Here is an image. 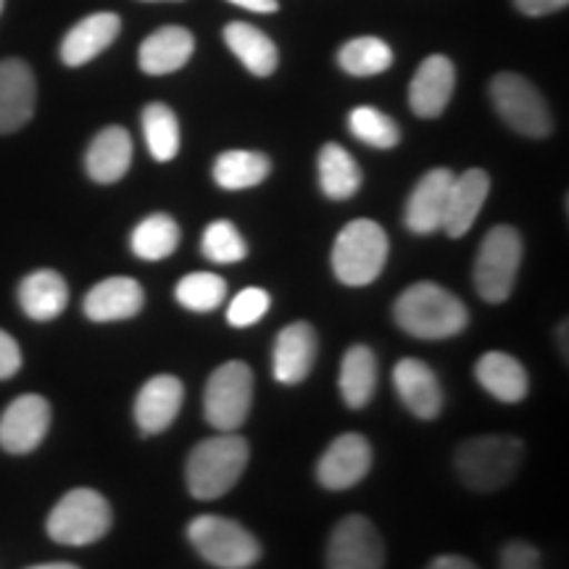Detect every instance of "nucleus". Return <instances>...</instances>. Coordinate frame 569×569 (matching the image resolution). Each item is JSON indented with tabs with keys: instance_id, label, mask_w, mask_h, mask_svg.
Here are the masks:
<instances>
[{
	"instance_id": "30",
	"label": "nucleus",
	"mask_w": 569,
	"mask_h": 569,
	"mask_svg": "<svg viewBox=\"0 0 569 569\" xmlns=\"http://www.w3.org/2000/svg\"><path fill=\"white\" fill-rule=\"evenodd\" d=\"M180 246V224L169 213H151L134 227L132 251L142 261H161Z\"/></svg>"
},
{
	"instance_id": "9",
	"label": "nucleus",
	"mask_w": 569,
	"mask_h": 569,
	"mask_svg": "<svg viewBox=\"0 0 569 569\" xmlns=\"http://www.w3.org/2000/svg\"><path fill=\"white\" fill-rule=\"evenodd\" d=\"M490 101L498 117L525 138H549L553 130L551 111L543 96L519 74H498L490 82Z\"/></svg>"
},
{
	"instance_id": "39",
	"label": "nucleus",
	"mask_w": 569,
	"mask_h": 569,
	"mask_svg": "<svg viewBox=\"0 0 569 569\" xmlns=\"http://www.w3.org/2000/svg\"><path fill=\"white\" fill-rule=\"evenodd\" d=\"M517 9L528 17H546V13L567 9L569 0H515Z\"/></svg>"
},
{
	"instance_id": "19",
	"label": "nucleus",
	"mask_w": 569,
	"mask_h": 569,
	"mask_svg": "<svg viewBox=\"0 0 569 569\" xmlns=\"http://www.w3.org/2000/svg\"><path fill=\"white\" fill-rule=\"evenodd\" d=\"M398 398L419 419H436L443 409V388L436 372L419 359H401L393 369Z\"/></svg>"
},
{
	"instance_id": "31",
	"label": "nucleus",
	"mask_w": 569,
	"mask_h": 569,
	"mask_svg": "<svg viewBox=\"0 0 569 569\" xmlns=\"http://www.w3.org/2000/svg\"><path fill=\"white\" fill-rule=\"evenodd\" d=\"M142 134L156 161H172L180 153V122L167 103H148L142 111Z\"/></svg>"
},
{
	"instance_id": "22",
	"label": "nucleus",
	"mask_w": 569,
	"mask_h": 569,
	"mask_svg": "<svg viewBox=\"0 0 569 569\" xmlns=\"http://www.w3.org/2000/svg\"><path fill=\"white\" fill-rule=\"evenodd\" d=\"M132 163V138L124 127H106L92 138L84 167H88L90 180L111 184L127 174Z\"/></svg>"
},
{
	"instance_id": "28",
	"label": "nucleus",
	"mask_w": 569,
	"mask_h": 569,
	"mask_svg": "<svg viewBox=\"0 0 569 569\" xmlns=\"http://www.w3.org/2000/svg\"><path fill=\"white\" fill-rule=\"evenodd\" d=\"M319 184L332 201H348L359 193L361 169L351 153L338 142H327L319 151Z\"/></svg>"
},
{
	"instance_id": "44",
	"label": "nucleus",
	"mask_w": 569,
	"mask_h": 569,
	"mask_svg": "<svg viewBox=\"0 0 569 569\" xmlns=\"http://www.w3.org/2000/svg\"><path fill=\"white\" fill-rule=\"evenodd\" d=\"M3 3H6V0H0V11H3Z\"/></svg>"
},
{
	"instance_id": "10",
	"label": "nucleus",
	"mask_w": 569,
	"mask_h": 569,
	"mask_svg": "<svg viewBox=\"0 0 569 569\" xmlns=\"http://www.w3.org/2000/svg\"><path fill=\"white\" fill-rule=\"evenodd\" d=\"M386 543L367 517H343L327 543V569H382Z\"/></svg>"
},
{
	"instance_id": "40",
	"label": "nucleus",
	"mask_w": 569,
	"mask_h": 569,
	"mask_svg": "<svg viewBox=\"0 0 569 569\" xmlns=\"http://www.w3.org/2000/svg\"><path fill=\"white\" fill-rule=\"evenodd\" d=\"M427 569H478L472 565V561L459 557V553H443V557L432 559L430 565H427Z\"/></svg>"
},
{
	"instance_id": "20",
	"label": "nucleus",
	"mask_w": 569,
	"mask_h": 569,
	"mask_svg": "<svg viewBox=\"0 0 569 569\" xmlns=\"http://www.w3.org/2000/svg\"><path fill=\"white\" fill-rule=\"evenodd\" d=\"M451 182V169H432V172H427L422 180L417 182V188L411 190L407 201V227L411 232L432 234L440 230Z\"/></svg>"
},
{
	"instance_id": "33",
	"label": "nucleus",
	"mask_w": 569,
	"mask_h": 569,
	"mask_svg": "<svg viewBox=\"0 0 569 569\" xmlns=\"http://www.w3.org/2000/svg\"><path fill=\"white\" fill-rule=\"evenodd\" d=\"M174 296L184 309L198 311V315H201V311H213L222 306V301L227 298V282L219 274L193 272L177 282Z\"/></svg>"
},
{
	"instance_id": "38",
	"label": "nucleus",
	"mask_w": 569,
	"mask_h": 569,
	"mask_svg": "<svg viewBox=\"0 0 569 569\" xmlns=\"http://www.w3.org/2000/svg\"><path fill=\"white\" fill-rule=\"evenodd\" d=\"M21 369V351L19 343L9 332L0 330V380H11Z\"/></svg>"
},
{
	"instance_id": "2",
	"label": "nucleus",
	"mask_w": 569,
	"mask_h": 569,
	"mask_svg": "<svg viewBox=\"0 0 569 569\" xmlns=\"http://www.w3.org/2000/svg\"><path fill=\"white\" fill-rule=\"evenodd\" d=\"M248 467V440L234 432H219L201 440L184 465V482L198 501H213L234 488Z\"/></svg>"
},
{
	"instance_id": "43",
	"label": "nucleus",
	"mask_w": 569,
	"mask_h": 569,
	"mask_svg": "<svg viewBox=\"0 0 569 569\" xmlns=\"http://www.w3.org/2000/svg\"><path fill=\"white\" fill-rule=\"evenodd\" d=\"M561 340H567V325L565 322H561ZM561 353L567 356V346L565 343H561Z\"/></svg>"
},
{
	"instance_id": "17",
	"label": "nucleus",
	"mask_w": 569,
	"mask_h": 569,
	"mask_svg": "<svg viewBox=\"0 0 569 569\" xmlns=\"http://www.w3.org/2000/svg\"><path fill=\"white\" fill-rule=\"evenodd\" d=\"M184 388L172 375H156L134 398V419L146 436H159L182 409Z\"/></svg>"
},
{
	"instance_id": "23",
	"label": "nucleus",
	"mask_w": 569,
	"mask_h": 569,
	"mask_svg": "<svg viewBox=\"0 0 569 569\" xmlns=\"http://www.w3.org/2000/svg\"><path fill=\"white\" fill-rule=\"evenodd\" d=\"M196 51V40L184 27H161L148 34L140 46V69L146 74L161 77L180 71Z\"/></svg>"
},
{
	"instance_id": "32",
	"label": "nucleus",
	"mask_w": 569,
	"mask_h": 569,
	"mask_svg": "<svg viewBox=\"0 0 569 569\" xmlns=\"http://www.w3.org/2000/svg\"><path fill=\"white\" fill-rule=\"evenodd\" d=\"M338 63L353 77H375L390 69L393 51L380 38H356L348 40L338 53Z\"/></svg>"
},
{
	"instance_id": "1",
	"label": "nucleus",
	"mask_w": 569,
	"mask_h": 569,
	"mask_svg": "<svg viewBox=\"0 0 569 569\" xmlns=\"http://www.w3.org/2000/svg\"><path fill=\"white\" fill-rule=\"evenodd\" d=\"M393 319L403 332L419 340H446L469 325V311L451 290L436 282H415L393 303Z\"/></svg>"
},
{
	"instance_id": "41",
	"label": "nucleus",
	"mask_w": 569,
	"mask_h": 569,
	"mask_svg": "<svg viewBox=\"0 0 569 569\" xmlns=\"http://www.w3.org/2000/svg\"><path fill=\"white\" fill-rule=\"evenodd\" d=\"M234 6H243V9L253 11V13H274L280 9V3L277 0H230Z\"/></svg>"
},
{
	"instance_id": "15",
	"label": "nucleus",
	"mask_w": 569,
	"mask_h": 569,
	"mask_svg": "<svg viewBox=\"0 0 569 569\" xmlns=\"http://www.w3.org/2000/svg\"><path fill=\"white\" fill-rule=\"evenodd\" d=\"M488 193L490 177L486 169H467L465 174L453 177L440 230H446L448 238H465L472 230L475 219L480 217Z\"/></svg>"
},
{
	"instance_id": "35",
	"label": "nucleus",
	"mask_w": 569,
	"mask_h": 569,
	"mask_svg": "<svg viewBox=\"0 0 569 569\" xmlns=\"http://www.w3.org/2000/svg\"><path fill=\"white\" fill-rule=\"evenodd\" d=\"M201 251L213 264H234V261H243L248 253V246L243 234L238 232V227L227 219H219V222H211L206 227Z\"/></svg>"
},
{
	"instance_id": "4",
	"label": "nucleus",
	"mask_w": 569,
	"mask_h": 569,
	"mask_svg": "<svg viewBox=\"0 0 569 569\" xmlns=\"http://www.w3.org/2000/svg\"><path fill=\"white\" fill-rule=\"evenodd\" d=\"M388 261V234L372 219H356L340 230L332 248V272L348 288L375 282Z\"/></svg>"
},
{
	"instance_id": "11",
	"label": "nucleus",
	"mask_w": 569,
	"mask_h": 569,
	"mask_svg": "<svg viewBox=\"0 0 569 569\" xmlns=\"http://www.w3.org/2000/svg\"><path fill=\"white\" fill-rule=\"evenodd\" d=\"M51 403L42 396H19L0 417V448L9 453H32L48 436Z\"/></svg>"
},
{
	"instance_id": "26",
	"label": "nucleus",
	"mask_w": 569,
	"mask_h": 569,
	"mask_svg": "<svg viewBox=\"0 0 569 569\" xmlns=\"http://www.w3.org/2000/svg\"><path fill=\"white\" fill-rule=\"evenodd\" d=\"M224 42L238 56L240 63L256 77H269L277 69V48L264 32L246 21H232L224 27Z\"/></svg>"
},
{
	"instance_id": "24",
	"label": "nucleus",
	"mask_w": 569,
	"mask_h": 569,
	"mask_svg": "<svg viewBox=\"0 0 569 569\" xmlns=\"http://www.w3.org/2000/svg\"><path fill=\"white\" fill-rule=\"evenodd\" d=\"M69 303V284L53 269H38L19 284V306L34 322H51Z\"/></svg>"
},
{
	"instance_id": "13",
	"label": "nucleus",
	"mask_w": 569,
	"mask_h": 569,
	"mask_svg": "<svg viewBox=\"0 0 569 569\" xmlns=\"http://www.w3.org/2000/svg\"><path fill=\"white\" fill-rule=\"evenodd\" d=\"M38 84L24 61H0V134L17 132L32 119Z\"/></svg>"
},
{
	"instance_id": "27",
	"label": "nucleus",
	"mask_w": 569,
	"mask_h": 569,
	"mask_svg": "<svg viewBox=\"0 0 569 569\" xmlns=\"http://www.w3.org/2000/svg\"><path fill=\"white\" fill-rule=\"evenodd\" d=\"M377 388V359L369 346H351L340 365V396L346 407L361 409L372 401Z\"/></svg>"
},
{
	"instance_id": "18",
	"label": "nucleus",
	"mask_w": 569,
	"mask_h": 569,
	"mask_svg": "<svg viewBox=\"0 0 569 569\" xmlns=\"http://www.w3.org/2000/svg\"><path fill=\"white\" fill-rule=\"evenodd\" d=\"M146 303V290L132 277H106L96 288L84 296V315L92 322H122L132 319L142 311Z\"/></svg>"
},
{
	"instance_id": "5",
	"label": "nucleus",
	"mask_w": 569,
	"mask_h": 569,
	"mask_svg": "<svg viewBox=\"0 0 569 569\" xmlns=\"http://www.w3.org/2000/svg\"><path fill=\"white\" fill-rule=\"evenodd\" d=\"M111 503L92 488H74L48 515V536L61 546H90L111 530Z\"/></svg>"
},
{
	"instance_id": "36",
	"label": "nucleus",
	"mask_w": 569,
	"mask_h": 569,
	"mask_svg": "<svg viewBox=\"0 0 569 569\" xmlns=\"http://www.w3.org/2000/svg\"><path fill=\"white\" fill-rule=\"evenodd\" d=\"M269 303H272V298H269L267 290L261 288L240 290V293L230 301V309H227V322L232 327H251L267 315Z\"/></svg>"
},
{
	"instance_id": "37",
	"label": "nucleus",
	"mask_w": 569,
	"mask_h": 569,
	"mask_svg": "<svg viewBox=\"0 0 569 569\" xmlns=\"http://www.w3.org/2000/svg\"><path fill=\"white\" fill-rule=\"evenodd\" d=\"M501 569H543L540 551L528 540H511L501 551Z\"/></svg>"
},
{
	"instance_id": "3",
	"label": "nucleus",
	"mask_w": 569,
	"mask_h": 569,
	"mask_svg": "<svg viewBox=\"0 0 569 569\" xmlns=\"http://www.w3.org/2000/svg\"><path fill=\"white\" fill-rule=\"evenodd\" d=\"M522 453L525 446L519 438L480 436L465 440L459 446L453 467H457L459 478L467 488L490 493V490H498L511 482L519 465H522Z\"/></svg>"
},
{
	"instance_id": "21",
	"label": "nucleus",
	"mask_w": 569,
	"mask_h": 569,
	"mask_svg": "<svg viewBox=\"0 0 569 569\" xmlns=\"http://www.w3.org/2000/svg\"><path fill=\"white\" fill-rule=\"evenodd\" d=\"M119 30H122V19L117 13H92L77 27H71L63 38L61 61L67 67H84L117 40Z\"/></svg>"
},
{
	"instance_id": "29",
	"label": "nucleus",
	"mask_w": 569,
	"mask_h": 569,
	"mask_svg": "<svg viewBox=\"0 0 569 569\" xmlns=\"http://www.w3.org/2000/svg\"><path fill=\"white\" fill-rule=\"evenodd\" d=\"M272 163L264 153L256 151H227L213 163V180L224 190H248L269 177Z\"/></svg>"
},
{
	"instance_id": "12",
	"label": "nucleus",
	"mask_w": 569,
	"mask_h": 569,
	"mask_svg": "<svg viewBox=\"0 0 569 569\" xmlns=\"http://www.w3.org/2000/svg\"><path fill=\"white\" fill-rule=\"evenodd\" d=\"M372 469V446L359 432H346L327 446L317 465V478L327 490L359 486Z\"/></svg>"
},
{
	"instance_id": "14",
	"label": "nucleus",
	"mask_w": 569,
	"mask_h": 569,
	"mask_svg": "<svg viewBox=\"0 0 569 569\" xmlns=\"http://www.w3.org/2000/svg\"><path fill=\"white\" fill-rule=\"evenodd\" d=\"M457 84V69L446 56H427L409 84V106L417 117L436 119L446 111Z\"/></svg>"
},
{
	"instance_id": "25",
	"label": "nucleus",
	"mask_w": 569,
	"mask_h": 569,
	"mask_svg": "<svg viewBox=\"0 0 569 569\" xmlns=\"http://www.w3.org/2000/svg\"><path fill=\"white\" fill-rule=\"evenodd\" d=\"M475 377L490 396L501 403H519L530 390V380L525 367L519 365L515 356L503 351H488L480 356L475 365Z\"/></svg>"
},
{
	"instance_id": "7",
	"label": "nucleus",
	"mask_w": 569,
	"mask_h": 569,
	"mask_svg": "<svg viewBox=\"0 0 569 569\" xmlns=\"http://www.w3.org/2000/svg\"><path fill=\"white\" fill-rule=\"evenodd\" d=\"M522 264V238L515 227L498 224L482 238L475 261V288L482 301L503 303L515 290Z\"/></svg>"
},
{
	"instance_id": "42",
	"label": "nucleus",
	"mask_w": 569,
	"mask_h": 569,
	"mask_svg": "<svg viewBox=\"0 0 569 569\" xmlns=\"http://www.w3.org/2000/svg\"><path fill=\"white\" fill-rule=\"evenodd\" d=\"M30 569H80L77 565H69V561H51V565H38Z\"/></svg>"
},
{
	"instance_id": "16",
	"label": "nucleus",
	"mask_w": 569,
	"mask_h": 569,
	"mask_svg": "<svg viewBox=\"0 0 569 569\" xmlns=\"http://www.w3.org/2000/svg\"><path fill=\"white\" fill-rule=\"evenodd\" d=\"M317 361V332L309 322H293L280 330L272 353L274 380L282 386H298Z\"/></svg>"
},
{
	"instance_id": "6",
	"label": "nucleus",
	"mask_w": 569,
	"mask_h": 569,
	"mask_svg": "<svg viewBox=\"0 0 569 569\" xmlns=\"http://www.w3.org/2000/svg\"><path fill=\"white\" fill-rule=\"evenodd\" d=\"M193 549L219 569H248L261 559V543L234 519L201 515L188 525Z\"/></svg>"
},
{
	"instance_id": "34",
	"label": "nucleus",
	"mask_w": 569,
	"mask_h": 569,
	"mask_svg": "<svg viewBox=\"0 0 569 569\" xmlns=\"http://www.w3.org/2000/svg\"><path fill=\"white\" fill-rule=\"evenodd\" d=\"M348 127H351L353 138H359L372 148H380V151L396 148L398 140H401V132H398V124L393 119L386 117L382 111L372 109V106H359V109H353L351 117H348Z\"/></svg>"
},
{
	"instance_id": "8",
	"label": "nucleus",
	"mask_w": 569,
	"mask_h": 569,
	"mask_svg": "<svg viewBox=\"0 0 569 569\" xmlns=\"http://www.w3.org/2000/svg\"><path fill=\"white\" fill-rule=\"evenodd\" d=\"M253 403V372L246 361H227L206 382L203 415L219 432H234Z\"/></svg>"
}]
</instances>
